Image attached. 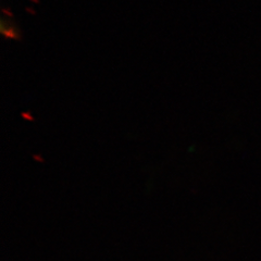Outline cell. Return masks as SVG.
<instances>
[{
    "mask_svg": "<svg viewBox=\"0 0 261 261\" xmlns=\"http://www.w3.org/2000/svg\"><path fill=\"white\" fill-rule=\"evenodd\" d=\"M0 33L8 39H19L21 35L18 25L9 15H3L0 19Z\"/></svg>",
    "mask_w": 261,
    "mask_h": 261,
    "instance_id": "obj_1",
    "label": "cell"
}]
</instances>
